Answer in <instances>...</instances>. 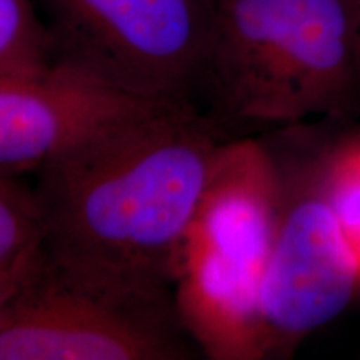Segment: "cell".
Returning a JSON list of instances; mask_svg holds the SVG:
<instances>
[{"instance_id": "4", "label": "cell", "mask_w": 360, "mask_h": 360, "mask_svg": "<svg viewBox=\"0 0 360 360\" xmlns=\"http://www.w3.org/2000/svg\"><path fill=\"white\" fill-rule=\"evenodd\" d=\"M200 354L175 297L67 276L42 252L0 297V360H188Z\"/></svg>"}, {"instance_id": "7", "label": "cell", "mask_w": 360, "mask_h": 360, "mask_svg": "<svg viewBox=\"0 0 360 360\" xmlns=\"http://www.w3.org/2000/svg\"><path fill=\"white\" fill-rule=\"evenodd\" d=\"M53 69L0 75V172L24 175L107 125L154 105Z\"/></svg>"}, {"instance_id": "1", "label": "cell", "mask_w": 360, "mask_h": 360, "mask_svg": "<svg viewBox=\"0 0 360 360\" xmlns=\"http://www.w3.org/2000/svg\"><path fill=\"white\" fill-rule=\"evenodd\" d=\"M231 137L192 102H160L42 165L40 252L96 287L175 297L180 259Z\"/></svg>"}, {"instance_id": "8", "label": "cell", "mask_w": 360, "mask_h": 360, "mask_svg": "<svg viewBox=\"0 0 360 360\" xmlns=\"http://www.w3.org/2000/svg\"><path fill=\"white\" fill-rule=\"evenodd\" d=\"M19 177L0 172V289L15 281L42 244L37 197Z\"/></svg>"}, {"instance_id": "2", "label": "cell", "mask_w": 360, "mask_h": 360, "mask_svg": "<svg viewBox=\"0 0 360 360\" xmlns=\"http://www.w3.org/2000/svg\"><path fill=\"white\" fill-rule=\"evenodd\" d=\"M193 103L220 127H295L360 103L355 0H209Z\"/></svg>"}, {"instance_id": "6", "label": "cell", "mask_w": 360, "mask_h": 360, "mask_svg": "<svg viewBox=\"0 0 360 360\" xmlns=\"http://www.w3.org/2000/svg\"><path fill=\"white\" fill-rule=\"evenodd\" d=\"M278 172L281 205L259 294L262 359L292 352L335 321L360 285L357 254L315 175Z\"/></svg>"}, {"instance_id": "11", "label": "cell", "mask_w": 360, "mask_h": 360, "mask_svg": "<svg viewBox=\"0 0 360 360\" xmlns=\"http://www.w3.org/2000/svg\"><path fill=\"white\" fill-rule=\"evenodd\" d=\"M355 11H357V19H359V27H360V0H355Z\"/></svg>"}, {"instance_id": "5", "label": "cell", "mask_w": 360, "mask_h": 360, "mask_svg": "<svg viewBox=\"0 0 360 360\" xmlns=\"http://www.w3.org/2000/svg\"><path fill=\"white\" fill-rule=\"evenodd\" d=\"M53 69L122 96L192 102L209 0H34Z\"/></svg>"}, {"instance_id": "10", "label": "cell", "mask_w": 360, "mask_h": 360, "mask_svg": "<svg viewBox=\"0 0 360 360\" xmlns=\"http://www.w3.org/2000/svg\"><path fill=\"white\" fill-rule=\"evenodd\" d=\"M314 175L360 264V137L337 148Z\"/></svg>"}, {"instance_id": "9", "label": "cell", "mask_w": 360, "mask_h": 360, "mask_svg": "<svg viewBox=\"0 0 360 360\" xmlns=\"http://www.w3.org/2000/svg\"><path fill=\"white\" fill-rule=\"evenodd\" d=\"M52 70L51 42L34 0H0V75L39 77Z\"/></svg>"}, {"instance_id": "3", "label": "cell", "mask_w": 360, "mask_h": 360, "mask_svg": "<svg viewBox=\"0 0 360 360\" xmlns=\"http://www.w3.org/2000/svg\"><path fill=\"white\" fill-rule=\"evenodd\" d=\"M281 205V172L262 142L225 146L187 233L175 302L200 354L260 359L259 294Z\"/></svg>"}]
</instances>
